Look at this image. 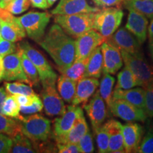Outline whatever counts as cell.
Instances as JSON below:
<instances>
[{
	"mask_svg": "<svg viewBox=\"0 0 153 153\" xmlns=\"http://www.w3.org/2000/svg\"><path fill=\"white\" fill-rule=\"evenodd\" d=\"M38 44L52 57L57 70L68 68L75 60V41L58 24H53Z\"/></svg>",
	"mask_w": 153,
	"mask_h": 153,
	"instance_id": "6da1fadb",
	"label": "cell"
},
{
	"mask_svg": "<svg viewBox=\"0 0 153 153\" xmlns=\"http://www.w3.org/2000/svg\"><path fill=\"white\" fill-rule=\"evenodd\" d=\"M95 13H81L70 15H55V22L65 32L77 38L86 32L94 29Z\"/></svg>",
	"mask_w": 153,
	"mask_h": 153,
	"instance_id": "7a4b0ae2",
	"label": "cell"
},
{
	"mask_svg": "<svg viewBox=\"0 0 153 153\" xmlns=\"http://www.w3.org/2000/svg\"><path fill=\"white\" fill-rule=\"evenodd\" d=\"M21 131L33 142H45L51 135V121L42 115L33 114L20 118Z\"/></svg>",
	"mask_w": 153,
	"mask_h": 153,
	"instance_id": "3957f363",
	"label": "cell"
},
{
	"mask_svg": "<svg viewBox=\"0 0 153 153\" xmlns=\"http://www.w3.org/2000/svg\"><path fill=\"white\" fill-rule=\"evenodd\" d=\"M123 17V11L114 7H104L95 12L94 29L108 38L119 28Z\"/></svg>",
	"mask_w": 153,
	"mask_h": 153,
	"instance_id": "277c9868",
	"label": "cell"
},
{
	"mask_svg": "<svg viewBox=\"0 0 153 153\" xmlns=\"http://www.w3.org/2000/svg\"><path fill=\"white\" fill-rule=\"evenodd\" d=\"M125 65L136 76L139 86L145 88L153 81V66L149 64L142 52L130 53L120 51Z\"/></svg>",
	"mask_w": 153,
	"mask_h": 153,
	"instance_id": "5b68a950",
	"label": "cell"
},
{
	"mask_svg": "<svg viewBox=\"0 0 153 153\" xmlns=\"http://www.w3.org/2000/svg\"><path fill=\"white\" fill-rule=\"evenodd\" d=\"M19 47L22 48L25 54L31 60L37 69L40 80L43 85L45 87L48 85H55L57 75L49 62L45 58L43 54L32 47L27 41H24L19 43Z\"/></svg>",
	"mask_w": 153,
	"mask_h": 153,
	"instance_id": "8992f818",
	"label": "cell"
},
{
	"mask_svg": "<svg viewBox=\"0 0 153 153\" xmlns=\"http://www.w3.org/2000/svg\"><path fill=\"white\" fill-rule=\"evenodd\" d=\"M28 37L39 43L45 35V30L51 19L48 12L30 11L19 17Z\"/></svg>",
	"mask_w": 153,
	"mask_h": 153,
	"instance_id": "52a82bcc",
	"label": "cell"
},
{
	"mask_svg": "<svg viewBox=\"0 0 153 153\" xmlns=\"http://www.w3.org/2000/svg\"><path fill=\"white\" fill-rule=\"evenodd\" d=\"M108 109L115 116L126 122H145L148 118L144 110L121 99L112 98Z\"/></svg>",
	"mask_w": 153,
	"mask_h": 153,
	"instance_id": "ba28073f",
	"label": "cell"
},
{
	"mask_svg": "<svg viewBox=\"0 0 153 153\" xmlns=\"http://www.w3.org/2000/svg\"><path fill=\"white\" fill-rule=\"evenodd\" d=\"M0 20L3 39L15 43L26 37V30L20 19L15 17L6 9L0 8Z\"/></svg>",
	"mask_w": 153,
	"mask_h": 153,
	"instance_id": "9c48e42d",
	"label": "cell"
},
{
	"mask_svg": "<svg viewBox=\"0 0 153 153\" xmlns=\"http://www.w3.org/2000/svg\"><path fill=\"white\" fill-rule=\"evenodd\" d=\"M106 41V38L94 29L86 32L75 41V60H85L97 47Z\"/></svg>",
	"mask_w": 153,
	"mask_h": 153,
	"instance_id": "30bf717a",
	"label": "cell"
},
{
	"mask_svg": "<svg viewBox=\"0 0 153 153\" xmlns=\"http://www.w3.org/2000/svg\"><path fill=\"white\" fill-rule=\"evenodd\" d=\"M92 126L94 132L104 124L108 117V110L104 99L99 94V91L92 96L88 104L83 105Z\"/></svg>",
	"mask_w": 153,
	"mask_h": 153,
	"instance_id": "8fae6325",
	"label": "cell"
},
{
	"mask_svg": "<svg viewBox=\"0 0 153 153\" xmlns=\"http://www.w3.org/2000/svg\"><path fill=\"white\" fill-rule=\"evenodd\" d=\"M120 51L130 53H138L141 51V44L138 40L126 27L120 28L108 37L106 41Z\"/></svg>",
	"mask_w": 153,
	"mask_h": 153,
	"instance_id": "7c38bea8",
	"label": "cell"
},
{
	"mask_svg": "<svg viewBox=\"0 0 153 153\" xmlns=\"http://www.w3.org/2000/svg\"><path fill=\"white\" fill-rule=\"evenodd\" d=\"M41 97L45 112L48 116H61L65 112L66 106L60 94L55 89V85L43 87Z\"/></svg>",
	"mask_w": 153,
	"mask_h": 153,
	"instance_id": "4fadbf2b",
	"label": "cell"
},
{
	"mask_svg": "<svg viewBox=\"0 0 153 153\" xmlns=\"http://www.w3.org/2000/svg\"><path fill=\"white\" fill-rule=\"evenodd\" d=\"M3 79L5 81H20L29 84L27 76L23 68L18 50L16 53L3 57Z\"/></svg>",
	"mask_w": 153,
	"mask_h": 153,
	"instance_id": "5bb4252c",
	"label": "cell"
},
{
	"mask_svg": "<svg viewBox=\"0 0 153 153\" xmlns=\"http://www.w3.org/2000/svg\"><path fill=\"white\" fill-rule=\"evenodd\" d=\"M83 110L81 107L70 105L66 108L65 112L60 117L57 118L53 124V137L57 138L68 133L73 127L76 120L79 117Z\"/></svg>",
	"mask_w": 153,
	"mask_h": 153,
	"instance_id": "9a60e30c",
	"label": "cell"
},
{
	"mask_svg": "<svg viewBox=\"0 0 153 153\" xmlns=\"http://www.w3.org/2000/svg\"><path fill=\"white\" fill-rule=\"evenodd\" d=\"M144 133L143 127L136 122H128L123 125L125 152H137Z\"/></svg>",
	"mask_w": 153,
	"mask_h": 153,
	"instance_id": "2e32d148",
	"label": "cell"
},
{
	"mask_svg": "<svg viewBox=\"0 0 153 153\" xmlns=\"http://www.w3.org/2000/svg\"><path fill=\"white\" fill-rule=\"evenodd\" d=\"M99 8L88 4L86 0H60L54 9L51 11L53 15H70L81 13H95Z\"/></svg>",
	"mask_w": 153,
	"mask_h": 153,
	"instance_id": "e0dca14e",
	"label": "cell"
},
{
	"mask_svg": "<svg viewBox=\"0 0 153 153\" xmlns=\"http://www.w3.org/2000/svg\"><path fill=\"white\" fill-rule=\"evenodd\" d=\"M126 28L136 37L140 43L143 44L148 37V19L140 13L129 10Z\"/></svg>",
	"mask_w": 153,
	"mask_h": 153,
	"instance_id": "ac0fdd59",
	"label": "cell"
},
{
	"mask_svg": "<svg viewBox=\"0 0 153 153\" xmlns=\"http://www.w3.org/2000/svg\"><path fill=\"white\" fill-rule=\"evenodd\" d=\"M99 87L98 78L85 76L77 82L76 92L71 104L74 106L86 104Z\"/></svg>",
	"mask_w": 153,
	"mask_h": 153,
	"instance_id": "d6986e66",
	"label": "cell"
},
{
	"mask_svg": "<svg viewBox=\"0 0 153 153\" xmlns=\"http://www.w3.org/2000/svg\"><path fill=\"white\" fill-rule=\"evenodd\" d=\"M109 136L108 152H125L123 136V125L117 120L111 119L104 123Z\"/></svg>",
	"mask_w": 153,
	"mask_h": 153,
	"instance_id": "ffe728a7",
	"label": "cell"
},
{
	"mask_svg": "<svg viewBox=\"0 0 153 153\" xmlns=\"http://www.w3.org/2000/svg\"><path fill=\"white\" fill-rule=\"evenodd\" d=\"M89 131V126L85 118L84 111L81 113L79 117L76 120L73 127L65 135L60 137L55 138L57 143H78L87 131Z\"/></svg>",
	"mask_w": 153,
	"mask_h": 153,
	"instance_id": "44dd1931",
	"label": "cell"
},
{
	"mask_svg": "<svg viewBox=\"0 0 153 153\" xmlns=\"http://www.w3.org/2000/svg\"><path fill=\"white\" fill-rule=\"evenodd\" d=\"M113 98L124 99L134 106L145 111L144 88L138 87L128 89H115L113 91Z\"/></svg>",
	"mask_w": 153,
	"mask_h": 153,
	"instance_id": "7402d4cb",
	"label": "cell"
},
{
	"mask_svg": "<svg viewBox=\"0 0 153 153\" xmlns=\"http://www.w3.org/2000/svg\"><path fill=\"white\" fill-rule=\"evenodd\" d=\"M104 55L101 46L97 47L88 59L85 76L99 78L103 73Z\"/></svg>",
	"mask_w": 153,
	"mask_h": 153,
	"instance_id": "603a6c76",
	"label": "cell"
},
{
	"mask_svg": "<svg viewBox=\"0 0 153 153\" xmlns=\"http://www.w3.org/2000/svg\"><path fill=\"white\" fill-rule=\"evenodd\" d=\"M76 84V82L62 74L58 77L57 89L61 97L65 102L69 104L72 103L75 95Z\"/></svg>",
	"mask_w": 153,
	"mask_h": 153,
	"instance_id": "cb8c5ba5",
	"label": "cell"
},
{
	"mask_svg": "<svg viewBox=\"0 0 153 153\" xmlns=\"http://www.w3.org/2000/svg\"><path fill=\"white\" fill-rule=\"evenodd\" d=\"M88 59L89 58L85 60H75L71 65L66 68L60 69L58 71L62 75L77 82L82 78L85 77Z\"/></svg>",
	"mask_w": 153,
	"mask_h": 153,
	"instance_id": "d4e9b609",
	"label": "cell"
},
{
	"mask_svg": "<svg viewBox=\"0 0 153 153\" xmlns=\"http://www.w3.org/2000/svg\"><path fill=\"white\" fill-rule=\"evenodd\" d=\"M18 52L19 53L21 61H22L23 68H24L25 73L29 81V85L30 87H38L39 86L41 80H40L37 69L33 65V63L31 62V60L26 56L23 50L19 47L18 48Z\"/></svg>",
	"mask_w": 153,
	"mask_h": 153,
	"instance_id": "484cf974",
	"label": "cell"
},
{
	"mask_svg": "<svg viewBox=\"0 0 153 153\" xmlns=\"http://www.w3.org/2000/svg\"><path fill=\"white\" fill-rule=\"evenodd\" d=\"M123 5L128 11H137L148 19L153 18V0H125Z\"/></svg>",
	"mask_w": 153,
	"mask_h": 153,
	"instance_id": "4316f807",
	"label": "cell"
},
{
	"mask_svg": "<svg viewBox=\"0 0 153 153\" xmlns=\"http://www.w3.org/2000/svg\"><path fill=\"white\" fill-rule=\"evenodd\" d=\"M139 86L136 76L127 66L124 67L117 75V83L115 89H128Z\"/></svg>",
	"mask_w": 153,
	"mask_h": 153,
	"instance_id": "83f0119b",
	"label": "cell"
},
{
	"mask_svg": "<svg viewBox=\"0 0 153 153\" xmlns=\"http://www.w3.org/2000/svg\"><path fill=\"white\" fill-rule=\"evenodd\" d=\"M12 147L11 152L13 153H33L36 152L32 146L30 140L28 138L22 131L11 137Z\"/></svg>",
	"mask_w": 153,
	"mask_h": 153,
	"instance_id": "f1b7e54d",
	"label": "cell"
},
{
	"mask_svg": "<svg viewBox=\"0 0 153 153\" xmlns=\"http://www.w3.org/2000/svg\"><path fill=\"white\" fill-rule=\"evenodd\" d=\"M115 83V78L110 74H104L99 82V94L104 99L106 106H109L113 98V89Z\"/></svg>",
	"mask_w": 153,
	"mask_h": 153,
	"instance_id": "f546056e",
	"label": "cell"
},
{
	"mask_svg": "<svg viewBox=\"0 0 153 153\" xmlns=\"http://www.w3.org/2000/svg\"><path fill=\"white\" fill-rule=\"evenodd\" d=\"M20 131V123L18 120L0 114V133L6 134L11 137Z\"/></svg>",
	"mask_w": 153,
	"mask_h": 153,
	"instance_id": "4dcf8cb0",
	"label": "cell"
},
{
	"mask_svg": "<svg viewBox=\"0 0 153 153\" xmlns=\"http://www.w3.org/2000/svg\"><path fill=\"white\" fill-rule=\"evenodd\" d=\"M3 114L9 117L20 119L22 116L20 115V106L14 99V95H7L2 107Z\"/></svg>",
	"mask_w": 153,
	"mask_h": 153,
	"instance_id": "1f68e13d",
	"label": "cell"
},
{
	"mask_svg": "<svg viewBox=\"0 0 153 153\" xmlns=\"http://www.w3.org/2000/svg\"><path fill=\"white\" fill-rule=\"evenodd\" d=\"M96 135L98 152L100 153L108 152V145H109V136L107 128L104 123L99 128L94 131Z\"/></svg>",
	"mask_w": 153,
	"mask_h": 153,
	"instance_id": "d6a6232c",
	"label": "cell"
},
{
	"mask_svg": "<svg viewBox=\"0 0 153 153\" xmlns=\"http://www.w3.org/2000/svg\"><path fill=\"white\" fill-rule=\"evenodd\" d=\"M4 85L6 91L9 94H24L28 96L36 94L31 87L20 82H13V83L5 82Z\"/></svg>",
	"mask_w": 153,
	"mask_h": 153,
	"instance_id": "836d02e7",
	"label": "cell"
},
{
	"mask_svg": "<svg viewBox=\"0 0 153 153\" xmlns=\"http://www.w3.org/2000/svg\"><path fill=\"white\" fill-rule=\"evenodd\" d=\"M30 0H11L6 9L12 14H20L29 8Z\"/></svg>",
	"mask_w": 153,
	"mask_h": 153,
	"instance_id": "e575fe53",
	"label": "cell"
},
{
	"mask_svg": "<svg viewBox=\"0 0 153 153\" xmlns=\"http://www.w3.org/2000/svg\"><path fill=\"white\" fill-rule=\"evenodd\" d=\"M145 111L148 117L153 118V81L145 88Z\"/></svg>",
	"mask_w": 153,
	"mask_h": 153,
	"instance_id": "d590c367",
	"label": "cell"
},
{
	"mask_svg": "<svg viewBox=\"0 0 153 153\" xmlns=\"http://www.w3.org/2000/svg\"><path fill=\"white\" fill-rule=\"evenodd\" d=\"M78 145L80 149V152L82 153H90L94 152V147L93 137L90 131H88L87 133L80 139L78 142Z\"/></svg>",
	"mask_w": 153,
	"mask_h": 153,
	"instance_id": "8d00e7d4",
	"label": "cell"
},
{
	"mask_svg": "<svg viewBox=\"0 0 153 153\" xmlns=\"http://www.w3.org/2000/svg\"><path fill=\"white\" fill-rule=\"evenodd\" d=\"M137 152L153 153V128H150L143 138Z\"/></svg>",
	"mask_w": 153,
	"mask_h": 153,
	"instance_id": "74e56055",
	"label": "cell"
},
{
	"mask_svg": "<svg viewBox=\"0 0 153 153\" xmlns=\"http://www.w3.org/2000/svg\"><path fill=\"white\" fill-rule=\"evenodd\" d=\"M43 108V104L41 99L37 94L35 96V99L31 104L29 106H21L20 111L24 114H32L40 112Z\"/></svg>",
	"mask_w": 153,
	"mask_h": 153,
	"instance_id": "f35d334b",
	"label": "cell"
},
{
	"mask_svg": "<svg viewBox=\"0 0 153 153\" xmlns=\"http://www.w3.org/2000/svg\"><path fill=\"white\" fill-rule=\"evenodd\" d=\"M103 55H104V68H103V74H116L119 69L115 62L111 60L108 53L102 51Z\"/></svg>",
	"mask_w": 153,
	"mask_h": 153,
	"instance_id": "ab89813d",
	"label": "cell"
},
{
	"mask_svg": "<svg viewBox=\"0 0 153 153\" xmlns=\"http://www.w3.org/2000/svg\"><path fill=\"white\" fill-rule=\"evenodd\" d=\"M18 48L14 42L1 39L0 41V56L1 57L7 56L11 53H16Z\"/></svg>",
	"mask_w": 153,
	"mask_h": 153,
	"instance_id": "60d3db41",
	"label": "cell"
},
{
	"mask_svg": "<svg viewBox=\"0 0 153 153\" xmlns=\"http://www.w3.org/2000/svg\"><path fill=\"white\" fill-rule=\"evenodd\" d=\"M57 148L60 153L81 152L77 143H57Z\"/></svg>",
	"mask_w": 153,
	"mask_h": 153,
	"instance_id": "b9f144b4",
	"label": "cell"
},
{
	"mask_svg": "<svg viewBox=\"0 0 153 153\" xmlns=\"http://www.w3.org/2000/svg\"><path fill=\"white\" fill-rule=\"evenodd\" d=\"M12 139L10 136L0 133V153L11 152Z\"/></svg>",
	"mask_w": 153,
	"mask_h": 153,
	"instance_id": "7bdbcfd3",
	"label": "cell"
},
{
	"mask_svg": "<svg viewBox=\"0 0 153 153\" xmlns=\"http://www.w3.org/2000/svg\"><path fill=\"white\" fill-rule=\"evenodd\" d=\"M93 2L99 7H119L125 0H92Z\"/></svg>",
	"mask_w": 153,
	"mask_h": 153,
	"instance_id": "ee69618b",
	"label": "cell"
},
{
	"mask_svg": "<svg viewBox=\"0 0 153 153\" xmlns=\"http://www.w3.org/2000/svg\"><path fill=\"white\" fill-rule=\"evenodd\" d=\"M35 95L28 96L24 94H14V97L19 106H29L33 103Z\"/></svg>",
	"mask_w": 153,
	"mask_h": 153,
	"instance_id": "f6af8a7d",
	"label": "cell"
},
{
	"mask_svg": "<svg viewBox=\"0 0 153 153\" xmlns=\"http://www.w3.org/2000/svg\"><path fill=\"white\" fill-rule=\"evenodd\" d=\"M30 4L36 8L46 9H48V4L47 0H30Z\"/></svg>",
	"mask_w": 153,
	"mask_h": 153,
	"instance_id": "bcb514c9",
	"label": "cell"
},
{
	"mask_svg": "<svg viewBox=\"0 0 153 153\" xmlns=\"http://www.w3.org/2000/svg\"><path fill=\"white\" fill-rule=\"evenodd\" d=\"M7 97V91H5L4 88L3 87L0 88V114H3L2 107Z\"/></svg>",
	"mask_w": 153,
	"mask_h": 153,
	"instance_id": "7dc6e473",
	"label": "cell"
},
{
	"mask_svg": "<svg viewBox=\"0 0 153 153\" xmlns=\"http://www.w3.org/2000/svg\"><path fill=\"white\" fill-rule=\"evenodd\" d=\"M148 38L149 40L153 39V18L151 19L150 25L148 26Z\"/></svg>",
	"mask_w": 153,
	"mask_h": 153,
	"instance_id": "c3c4849f",
	"label": "cell"
},
{
	"mask_svg": "<svg viewBox=\"0 0 153 153\" xmlns=\"http://www.w3.org/2000/svg\"><path fill=\"white\" fill-rule=\"evenodd\" d=\"M11 0H1L0 1V8L5 9Z\"/></svg>",
	"mask_w": 153,
	"mask_h": 153,
	"instance_id": "681fc988",
	"label": "cell"
},
{
	"mask_svg": "<svg viewBox=\"0 0 153 153\" xmlns=\"http://www.w3.org/2000/svg\"><path fill=\"white\" fill-rule=\"evenodd\" d=\"M149 51H150V56L153 60V39L149 40Z\"/></svg>",
	"mask_w": 153,
	"mask_h": 153,
	"instance_id": "f907efd6",
	"label": "cell"
},
{
	"mask_svg": "<svg viewBox=\"0 0 153 153\" xmlns=\"http://www.w3.org/2000/svg\"><path fill=\"white\" fill-rule=\"evenodd\" d=\"M4 74V67H3V61H0V82L3 79Z\"/></svg>",
	"mask_w": 153,
	"mask_h": 153,
	"instance_id": "816d5d0a",
	"label": "cell"
},
{
	"mask_svg": "<svg viewBox=\"0 0 153 153\" xmlns=\"http://www.w3.org/2000/svg\"><path fill=\"white\" fill-rule=\"evenodd\" d=\"M57 0H47V2H48V7H52V6L56 2Z\"/></svg>",
	"mask_w": 153,
	"mask_h": 153,
	"instance_id": "f5cc1de1",
	"label": "cell"
},
{
	"mask_svg": "<svg viewBox=\"0 0 153 153\" xmlns=\"http://www.w3.org/2000/svg\"><path fill=\"white\" fill-rule=\"evenodd\" d=\"M2 39V37H1V20H0V41Z\"/></svg>",
	"mask_w": 153,
	"mask_h": 153,
	"instance_id": "db71d44e",
	"label": "cell"
},
{
	"mask_svg": "<svg viewBox=\"0 0 153 153\" xmlns=\"http://www.w3.org/2000/svg\"><path fill=\"white\" fill-rule=\"evenodd\" d=\"M150 128H153V121L151 123V126H150Z\"/></svg>",
	"mask_w": 153,
	"mask_h": 153,
	"instance_id": "11a10c76",
	"label": "cell"
},
{
	"mask_svg": "<svg viewBox=\"0 0 153 153\" xmlns=\"http://www.w3.org/2000/svg\"><path fill=\"white\" fill-rule=\"evenodd\" d=\"M0 61H3V58L1 56H0Z\"/></svg>",
	"mask_w": 153,
	"mask_h": 153,
	"instance_id": "9f6ffc18",
	"label": "cell"
},
{
	"mask_svg": "<svg viewBox=\"0 0 153 153\" xmlns=\"http://www.w3.org/2000/svg\"><path fill=\"white\" fill-rule=\"evenodd\" d=\"M0 1H1V0H0Z\"/></svg>",
	"mask_w": 153,
	"mask_h": 153,
	"instance_id": "6f0895ef",
	"label": "cell"
}]
</instances>
